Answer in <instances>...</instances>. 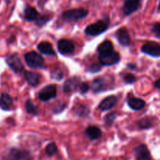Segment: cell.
Instances as JSON below:
<instances>
[{
  "mask_svg": "<svg viewBox=\"0 0 160 160\" xmlns=\"http://www.w3.org/2000/svg\"><path fill=\"white\" fill-rule=\"evenodd\" d=\"M113 44L112 43V42H110V41L109 40L104 41V42H102V43L97 47V52H98L99 55L103 54V53L109 52L113 51Z\"/></svg>",
  "mask_w": 160,
  "mask_h": 160,
  "instance_id": "23",
  "label": "cell"
},
{
  "mask_svg": "<svg viewBox=\"0 0 160 160\" xmlns=\"http://www.w3.org/2000/svg\"><path fill=\"white\" fill-rule=\"evenodd\" d=\"M74 113L80 118H86L90 114V109L85 105H78L74 108Z\"/></svg>",
  "mask_w": 160,
  "mask_h": 160,
  "instance_id": "22",
  "label": "cell"
},
{
  "mask_svg": "<svg viewBox=\"0 0 160 160\" xmlns=\"http://www.w3.org/2000/svg\"><path fill=\"white\" fill-rule=\"evenodd\" d=\"M38 16L39 12L34 7L30 6L25 7L24 11H23V17L25 20L29 22L35 21Z\"/></svg>",
  "mask_w": 160,
  "mask_h": 160,
  "instance_id": "20",
  "label": "cell"
},
{
  "mask_svg": "<svg viewBox=\"0 0 160 160\" xmlns=\"http://www.w3.org/2000/svg\"><path fill=\"white\" fill-rule=\"evenodd\" d=\"M155 88L157 89H159V90H160V78H159V79L157 80V81L155 82V84H154Z\"/></svg>",
  "mask_w": 160,
  "mask_h": 160,
  "instance_id": "36",
  "label": "cell"
},
{
  "mask_svg": "<svg viewBox=\"0 0 160 160\" xmlns=\"http://www.w3.org/2000/svg\"><path fill=\"white\" fill-rule=\"evenodd\" d=\"M51 78L56 81H61L63 78V73L61 69L57 68L51 72Z\"/></svg>",
  "mask_w": 160,
  "mask_h": 160,
  "instance_id": "30",
  "label": "cell"
},
{
  "mask_svg": "<svg viewBox=\"0 0 160 160\" xmlns=\"http://www.w3.org/2000/svg\"><path fill=\"white\" fill-rule=\"evenodd\" d=\"M142 0H125L122 7V12L124 16H130L139 9Z\"/></svg>",
  "mask_w": 160,
  "mask_h": 160,
  "instance_id": "10",
  "label": "cell"
},
{
  "mask_svg": "<svg viewBox=\"0 0 160 160\" xmlns=\"http://www.w3.org/2000/svg\"><path fill=\"white\" fill-rule=\"evenodd\" d=\"M2 160H34V157L28 150L12 147L4 153Z\"/></svg>",
  "mask_w": 160,
  "mask_h": 160,
  "instance_id": "2",
  "label": "cell"
},
{
  "mask_svg": "<svg viewBox=\"0 0 160 160\" xmlns=\"http://www.w3.org/2000/svg\"><path fill=\"white\" fill-rule=\"evenodd\" d=\"M58 51L64 56H69L74 52L75 45L71 40L69 39H61L57 44Z\"/></svg>",
  "mask_w": 160,
  "mask_h": 160,
  "instance_id": "9",
  "label": "cell"
},
{
  "mask_svg": "<svg viewBox=\"0 0 160 160\" xmlns=\"http://www.w3.org/2000/svg\"><path fill=\"white\" fill-rule=\"evenodd\" d=\"M81 79L78 77H73L70 79L67 80L63 84V91L66 93H73V92H78L80 84H81Z\"/></svg>",
  "mask_w": 160,
  "mask_h": 160,
  "instance_id": "12",
  "label": "cell"
},
{
  "mask_svg": "<svg viewBox=\"0 0 160 160\" xmlns=\"http://www.w3.org/2000/svg\"><path fill=\"white\" fill-rule=\"evenodd\" d=\"M38 49L41 53L47 56H56V52L52 45L48 42H42L38 45Z\"/></svg>",
  "mask_w": 160,
  "mask_h": 160,
  "instance_id": "19",
  "label": "cell"
},
{
  "mask_svg": "<svg viewBox=\"0 0 160 160\" xmlns=\"http://www.w3.org/2000/svg\"><path fill=\"white\" fill-rule=\"evenodd\" d=\"M116 118H117V112H111L109 113H108L104 118V121L106 126H111L113 123V122L115 121Z\"/></svg>",
  "mask_w": 160,
  "mask_h": 160,
  "instance_id": "28",
  "label": "cell"
},
{
  "mask_svg": "<svg viewBox=\"0 0 160 160\" xmlns=\"http://www.w3.org/2000/svg\"><path fill=\"white\" fill-rule=\"evenodd\" d=\"M45 151L47 156L52 157L58 152V147L55 142H51L46 145Z\"/></svg>",
  "mask_w": 160,
  "mask_h": 160,
  "instance_id": "27",
  "label": "cell"
},
{
  "mask_svg": "<svg viewBox=\"0 0 160 160\" xmlns=\"http://www.w3.org/2000/svg\"><path fill=\"white\" fill-rule=\"evenodd\" d=\"M152 32L157 38H160V23H156L152 28Z\"/></svg>",
  "mask_w": 160,
  "mask_h": 160,
  "instance_id": "34",
  "label": "cell"
},
{
  "mask_svg": "<svg viewBox=\"0 0 160 160\" xmlns=\"http://www.w3.org/2000/svg\"><path fill=\"white\" fill-rule=\"evenodd\" d=\"M141 51L152 57H160V44L156 42H148L142 45Z\"/></svg>",
  "mask_w": 160,
  "mask_h": 160,
  "instance_id": "8",
  "label": "cell"
},
{
  "mask_svg": "<svg viewBox=\"0 0 160 160\" xmlns=\"http://www.w3.org/2000/svg\"><path fill=\"white\" fill-rule=\"evenodd\" d=\"M109 17H105L102 20H98L95 23H92V24L88 25L86 27L85 30H84V33L87 35L92 36V37H95L102 34L106 31V30L109 28Z\"/></svg>",
  "mask_w": 160,
  "mask_h": 160,
  "instance_id": "1",
  "label": "cell"
},
{
  "mask_svg": "<svg viewBox=\"0 0 160 160\" xmlns=\"http://www.w3.org/2000/svg\"><path fill=\"white\" fill-rule=\"evenodd\" d=\"M6 62L9 68L15 73H21L24 70L23 63L17 53L8 55L6 57Z\"/></svg>",
  "mask_w": 160,
  "mask_h": 160,
  "instance_id": "6",
  "label": "cell"
},
{
  "mask_svg": "<svg viewBox=\"0 0 160 160\" xmlns=\"http://www.w3.org/2000/svg\"><path fill=\"white\" fill-rule=\"evenodd\" d=\"M23 76H24L25 80L32 87H36L40 84L41 81V75L39 73H34V72L28 71V70H25L23 73Z\"/></svg>",
  "mask_w": 160,
  "mask_h": 160,
  "instance_id": "16",
  "label": "cell"
},
{
  "mask_svg": "<svg viewBox=\"0 0 160 160\" xmlns=\"http://www.w3.org/2000/svg\"><path fill=\"white\" fill-rule=\"evenodd\" d=\"M127 67H128V69H131V70H135L136 67H137L135 64L133 63H128V65H127Z\"/></svg>",
  "mask_w": 160,
  "mask_h": 160,
  "instance_id": "35",
  "label": "cell"
},
{
  "mask_svg": "<svg viewBox=\"0 0 160 160\" xmlns=\"http://www.w3.org/2000/svg\"><path fill=\"white\" fill-rule=\"evenodd\" d=\"M158 11L160 12V0H159V6H158Z\"/></svg>",
  "mask_w": 160,
  "mask_h": 160,
  "instance_id": "37",
  "label": "cell"
},
{
  "mask_svg": "<svg viewBox=\"0 0 160 160\" xmlns=\"http://www.w3.org/2000/svg\"><path fill=\"white\" fill-rule=\"evenodd\" d=\"M117 103V98L115 95H109L106 97L98 104V109L101 111H108L112 109Z\"/></svg>",
  "mask_w": 160,
  "mask_h": 160,
  "instance_id": "15",
  "label": "cell"
},
{
  "mask_svg": "<svg viewBox=\"0 0 160 160\" xmlns=\"http://www.w3.org/2000/svg\"><path fill=\"white\" fill-rule=\"evenodd\" d=\"M25 109H26L27 112L29 114H31V115L37 116L38 112V107L34 106V103L32 102L31 99H27L26 102L24 103Z\"/></svg>",
  "mask_w": 160,
  "mask_h": 160,
  "instance_id": "25",
  "label": "cell"
},
{
  "mask_svg": "<svg viewBox=\"0 0 160 160\" xmlns=\"http://www.w3.org/2000/svg\"><path fill=\"white\" fill-rule=\"evenodd\" d=\"M92 89L94 93L98 94L106 89V81L104 78H97L92 83Z\"/></svg>",
  "mask_w": 160,
  "mask_h": 160,
  "instance_id": "17",
  "label": "cell"
},
{
  "mask_svg": "<svg viewBox=\"0 0 160 160\" xmlns=\"http://www.w3.org/2000/svg\"><path fill=\"white\" fill-rule=\"evenodd\" d=\"M12 98L10 95L6 92H3L0 95V108L2 110L8 111L11 109L12 106Z\"/></svg>",
  "mask_w": 160,
  "mask_h": 160,
  "instance_id": "18",
  "label": "cell"
},
{
  "mask_svg": "<svg viewBox=\"0 0 160 160\" xmlns=\"http://www.w3.org/2000/svg\"><path fill=\"white\" fill-rule=\"evenodd\" d=\"M127 102H128V106H129L131 109H133V110L134 111L142 110V109L145 108V104H146L143 99L139 98H136V97H134L131 95H128Z\"/></svg>",
  "mask_w": 160,
  "mask_h": 160,
  "instance_id": "14",
  "label": "cell"
},
{
  "mask_svg": "<svg viewBox=\"0 0 160 160\" xmlns=\"http://www.w3.org/2000/svg\"><path fill=\"white\" fill-rule=\"evenodd\" d=\"M57 88L55 84H48L44 87L38 93V98L42 102H48L56 97Z\"/></svg>",
  "mask_w": 160,
  "mask_h": 160,
  "instance_id": "7",
  "label": "cell"
},
{
  "mask_svg": "<svg viewBox=\"0 0 160 160\" xmlns=\"http://www.w3.org/2000/svg\"><path fill=\"white\" fill-rule=\"evenodd\" d=\"M102 70V66L100 64H92L90 67L88 68V72L90 73H98V72L101 71Z\"/></svg>",
  "mask_w": 160,
  "mask_h": 160,
  "instance_id": "33",
  "label": "cell"
},
{
  "mask_svg": "<svg viewBox=\"0 0 160 160\" xmlns=\"http://www.w3.org/2000/svg\"><path fill=\"white\" fill-rule=\"evenodd\" d=\"M27 65L33 69H42L45 67V59L36 52H29L24 56Z\"/></svg>",
  "mask_w": 160,
  "mask_h": 160,
  "instance_id": "4",
  "label": "cell"
},
{
  "mask_svg": "<svg viewBox=\"0 0 160 160\" xmlns=\"http://www.w3.org/2000/svg\"><path fill=\"white\" fill-rule=\"evenodd\" d=\"M89 89H90V86H89V84H88V83L81 82V84H80L78 92L81 94H85L88 92Z\"/></svg>",
  "mask_w": 160,
  "mask_h": 160,
  "instance_id": "32",
  "label": "cell"
},
{
  "mask_svg": "<svg viewBox=\"0 0 160 160\" xmlns=\"http://www.w3.org/2000/svg\"><path fill=\"white\" fill-rule=\"evenodd\" d=\"M52 19V16H49L48 14H39L38 17L35 20V25L38 27H43L49 21Z\"/></svg>",
  "mask_w": 160,
  "mask_h": 160,
  "instance_id": "26",
  "label": "cell"
},
{
  "mask_svg": "<svg viewBox=\"0 0 160 160\" xmlns=\"http://www.w3.org/2000/svg\"><path fill=\"white\" fill-rule=\"evenodd\" d=\"M98 60H99L100 64L102 66H106V67L113 66L120 61V53L113 50V51L99 55Z\"/></svg>",
  "mask_w": 160,
  "mask_h": 160,
  "instance_id": "5",
  "label": "cell"
},
{
  "mask_svg": "<svg viewBox=\"0 0 160 160\" xmlns=\"http://www.w3.org/2000/svg\"><path fill=\"white\" fill-rule=\"evenodd\" d=\"M66 107H67V103L65 102H58L57 103L55 104L52 111L56 114L60 113L65 109Z\"/></svg>",
  "mask_w": 160,
  "mask_h": 160,
  "instance_id": "29",
  "label": "cell"
},
{
  "mask_svg": "<svg viewBox=\"0 0 160 160\" xmlns=\"http://www.w3.org/2000/svg\"><path fill=\"white\" fill-rule=\"evenodd\" d=\"M123 79L125 83L129 84H134L137 81V78L134 74H132V73H126V74L123 75Z\"/></svg>",
  "mask_w": 160,
  "mask_h": 160,
  "instance_id": "31",
  "label": "cell"
},
{
  "mask_svg": "<svg viewBox=\"0 0 160 160\" xmlns=\"http://www.w3.org/2000/svg\"><path fill=\"white\" fill-rule=\"evenodd\" d=\"M116 36L119 43L123 46H129L131 45V36L126 28H121L118 29L116 33Z\"/></svg>",
  "mask_w": 160,
  "mask_h": 160,
  "instance_id": "13",
  "label": "cell"
},
{
  "mask_svg": "<svg viewBox=\"0 0 160 160\" xmlns=\"http://www.w3.org/2000/svg\"><path fill=\"white\" fill-rule=\"evenodd\" d=\"M85 135L92 141L97 140L102 135V131L96 126H89L85 129Z\"/></svg>",
  "mask_w": 160,
  "mask_h": 160,
  "instance_id": "21",
  "label": "cell"
},
{
  "mask_svg": "<svg viewBox=\"0 0 160 160\" xmlns=\"http://www.w3.org/2000/svg\"><path fill=\"white\" fill-rule=\"evenodd\" d=\"M88 15V10L84 8H78V9H72L65 10L62 13L61 18L64 22L72 23L76 22L79 20L85 18Z\"/></svg>",
  "mask_w": 160,
  "mask_h": 160,
  "instance_id": "3",
  "label": "cell"
},
{
  "mask_svg": "<svg viewBox=\"0 0 160 160\" xmlns=\"http://www.w3.org/2000/svg\"><path fill=\"white\" fill-rule=\"evenodd\" d=\"M137 125L141 130H146L151 128L152 127L153 123L150 118L144 117V118H142L141 120H138Z\"/></svg>",
  "mask_w": 160,
  "mask_h": 160,
  "instance_id": "24",
  "label": "cell"
},
{
  "mask_svg": "<svg viewBox=\"0 0 160 160\" xmlns=\"http://www.w3.org/2000/svg\"><path fill=\"white\" fill-rule=\"evenodd\" d=\"M134 160H152L151 153L145 145H139L134 148Z\"/></svg>",
  "mask_w": 160,
  "mask_h": 160,
  "instance_id": "11",
  "label": "cell"
}]
</instances>
